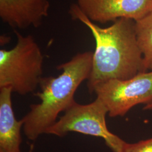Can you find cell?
I'll return each mask as SVG.
<instances>
[{"mask_svg": "<svg viewBox=\"0 0 152 152\" xmlns=\"http://www.w3.org/2000/svg\"><path fill=\"white\" fill-rule=\"evenodd\" d=\"M69 14L90 31L95 41L91 75L87 80L88 91L93 93L98 83L112 79L125 80L145 72L143 57L136 39L135 21L121 18L108 27H99L72 4Z\"/></svg>", "mask_w": 152, "mask_h": 152, "instance_id": "cell-1", "label": "cell"}, {"mask_svg": "<svg viewBox=\"0 0 152 152\" xmlns=\"http://www.w3.org/2000/svg\"><path fill=\"white\" fill-rule=\"evenodd\" d=\"M93 52L85 51L75 55L71 60L58 65L61 70L57 77L41 78V91L33 94L41 103L30 105V111L22 119L23 131L28 139L34 141L54 124L61 112L74 103L77 89L89 78L92 70Z\"/></svg>", "mask_w": 152, "mask_h": 152, "instance_id": "cell-2", "label": "cell"}, {"mask_svg": "<svg viewBox=\"0 0 152 152\" xmlns=\"http://www.w3.org/2000/svg\"><path fill=\"white\" fill-rule=\"evenodd\" d=\"M14 32L16 45L0 50V88L10 87L21 95L34 94L42 78L44 55L32 36Z\"/></svg>", "mask_w": 152, "mask_h": 152, "instance_id": "cell-3", "label": "cell"}, {"mask_svg": "<svg viewBox=\"0 0 152 152\" xmlns=\"http://www.w3.org/2000/svg\"><path fill=\"white\" fill-rule=\"evenodd\" d=\"M45 134L59 137L69 132L103 138L106 145L113 152H122L126 142L109 130L105 117L108 110L103 103L96 99L91 103L82 105L75 102Z\"/></svg>", "mask_w": 152, "mask_h": 152, "instance_id": "cell-4", "label": "cell"}, {"mask_svg": "<svg viewBox=\"0 0 152 152\" xmlns=\"http://www.w3.org/2000/svg\"><path fill=\"white\" fill-rule=\"evenodd\" d=\"M105 105L111 117L124 116L139 104L152 100V71L130 79H112L96 85L93 90Z\"/></svg>", "mask_w": 152, "mask_h": 152, "instance_id": "cell-5", "label": "cell"}, {"mask_svg": "<svg viewBox=\"0 0 152 152\" xmlns=\"http://www.w3.org/2000/svg\"><path fill=\"white\" fill-rule=\"evenodd\" d=\"M77 5L91 21L102 24L121 18L136 21L152 11V0H77Z\"/></svg>", "mask_w": 152, "mask_h": 152, "instance_id": "cell-6", "label": "cell"}, {"mask_svg": "<svg viewBox=\"0 0 152 152\" xmlns=\"http://www.w3.org/2000/svg\"><path fill=\"white\" fill-rule=\"evenodd\" d=\"M50 7L49 0H0V18L14 30L38 28Z\"/></svg>", "mask_w": 152, "mask_h": 152, "instance_id": "cell-7", "label": "cell"}, {"mask_svg": "<svg viewBox=\"0 0 152 152\" xmlns=\"http://www.w3.org/2000/svg\"><path fill=\"white\" fill-rule=\"evenodd\" d=\"M10 87L0 88V152H21V129L24 121L16 120Z\"/></svg>", "mask_w": 152, "mask_h": 152, "instance_id": "cell-8", "label": "cell"}, {"mask_svg": "<svg viewBox=\"0 0 152 152\" xmlns=\"http://www.w3.org/2000/svg\"><path fill=\"white\" fill-rule=\"evenodd\" d=\"M136 39L143 57L144 71H152V11L135 21Z\"/></svg>", "mask_w": 152, "mask_h": 152, "instance_id": "cell-9", "label": "cell"}, {"mask_svg": "<svg viewBox=\"0 0 152 152\" xmlns=\"http://www.w3.org/2000/svg\"><path fill=\"white\" fill-rule=\"evenodd\" d=\"M122 152H152V138L134 144L126 142Z\"/></svg>", "mask_w": 152, "mask_h": 152, "instance_id": "cell-10", "label": "cell"}, {"mask_svg": "<svg viewBox=\"0 0 152 152\" xmlns=\"http://www.w3.org/2000/svg\"><path fill=\"white\" fill-rule=\"evenodd\" d=\"M144 109H152V100L151 102L145 104Z\"/></svg>", "mask_w": 152, "mask_h": 152, "instance_id": "cell-11", "label": "cell"}, {"mask_svg": "<svg viewBox=\"0 0 152 152\" xmlns=\"http://www.w3.org/2000/svg\"><path fill=\"white\" fill-rule=\"evenodd\" d=\"M33 146L32 145V146L31 147V149H30V152H32V151L33 150Z\"/></svg>", "mask_w": 152, "mask_h": 152, "instance_id": "cell-12", "label": "cell"}]
</instances>
